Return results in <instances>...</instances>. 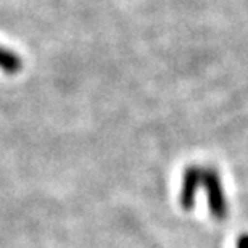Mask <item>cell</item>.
I'll return each instance as SVG.
<instances>
[{
  "label": "cell",
  "instance_id": "3957f363",
  "mask_svg": "<svg viewBox=\"0 0 248 248\" xmlns=\"http://www.w3.org/2000/svg\"><path fill=\"white\" fill-rule=\"evenodd\" d=\"M23 69V58L8 47L0 46V71L5 74H18Z\"/></svg>",
  "mask_w": 248,
  "mask_h": 248
},
{
  "label": "cell",
  "instance_id": "277c9868",
  "mask_svg": "<svg viewBox=\"0 0 248 248\" xmlns=\"http://www.w3.org/2000/svg\"><path fill=\"white\" fill-rule=\"evenodd\" d=\"M237 248H248V232L242 234L239 239H237Z\"/></svg>",
  "mask_w": 248,
  "mask_h": 248
},
{
  "label": "cell",
  "instance_id": "7a4b0ae2",
  "mask_svg": "<svg viewBox=\"0 0 248 248\" xmlns=\"http://www.w3.org/2000/svg\"><path fill=\"white\" fill-rule=\"evenodd\" d=\"M203 187V168L198 165H188L181 181L179 203L184 211H192L195 208L198 188Z\"/></svg>",
  "mask_w": 248,
  "mask_h": 248
},
{
  "label": "cell",
  "instance_id": "6da1fadb",
  "mask_svg": "<svg viewBox=\"0 0 248 248\" xmlns=\"http://www.w3.org/2000/svg\"><path fill=\"white\" fill-rule=\"evenodd\" d=\"M203 188L206 193L208 211L215 221H226L229 215V205H227V197L222 184L219 171L215 166L203 168Z\"/></svg>",
  "mask_w": 248,
  "mask_h": 248
}]
</instances>
